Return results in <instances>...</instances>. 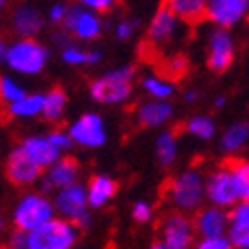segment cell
Wrapping results in <instances>:
<instances>
[{
	"instance_id": "cell-40",
	"label": "cell",
	"mask_w": 249,
	"mask_h": 249,
	"mask_svg": "<svg viewBox=\"0 0 249 249\" xmlns=\"http://www.w3.org/2000/svg\"><path fill=\"white\" fill-rule=\"evenodd\" d=\"M6 48H8V42L4 38H0V64H4V58H6Z\"/></svg>"
},
{
	"instance_id": "cell-24",
	"label": "cell",
	"mask_w": 249,
	"mask_h": 249,
	"mask_svg": "<svg viewBox=\"0 0 249 249\" xmlns=\"http://www.w3.org/2000/svg\"><path fill=\"white\" fill-rule=\"evenodd\" d=\"M60 58L64 64L68 66H96L102 62V54L98 50H90V48H82L76 44H68L62 48Z\"/></svg>"
},
{
	"instance_id": "cell-36",
	"label": "cell",
	"mask_w": 249,
	"mask_h": 249,
	"mask_svg": "<svg viewBox=\"0 0 249 249\" xmlns=\"http://www.w3.org/2000/svg\"><path fill=\"white\" fill-rule=\"evenodd\" d=\"M48 136H50V140H52V143L54 146L62 152V154H66L74 143H72V138H70V134H68V130H62V128H56V130H52V132H48Z\"/></svg>"
},
{
	"instance_id": "cell-4",
	"label": "cell",
	"mask_w": 249,
	"mask_h": 249,
	"mask_svg": "<svg viewBox=\"0 0 249 249\" xmlns=\"http://www.w3.org/2000/svg\"><path fill=\"white\" fill-rule=\"evenodd\" d=\"M168 199L176 212L192 213L197 212L205 199V178L199 170L192 168L181 172L168 185Z\"/></svg>"
},
{
	"instance_id": "cell-26",
	"label": "cell",
	"mask_w": 249,
	"mask_h": 249,
	"mask_svg": "<svg viewBox=\"0 0 249 249\" xmlns=\"http://www.w3.org/2000/svg\"><path fill=\"white\" fill-rule=\"evenodd\" d=\"M142 88H143V92H146L150 98H154V100H170L174 96V92H176L174 82L168 80L165 76H161V74H148V76H143Z\"/></svg>"
},
{
	"instance_id": "cell-11",
	"label": "cell",
	"mask_w": 249,
	"mask_h": 249,
	"mask_svg": "<svg viewBox=\"0 0 249 249\" xmlns=\"http://www.w3.org/2000/svg\"><path fill=\"white\" fill-rule=\"evenodd\" d=\"M160 241L170 249H192L196 241L192 217L181 212H172L170 215H165L160 227Z\"/></svg>"
},
{
	"instance_id": "cell-16",
	"label": "cell",
	"mask_w": 249,
	"mask_h": 249,
	"mask_svg": "<svg viewBox=\"0 0 249 249\" xmlns=\"http://www.w3.org/2000/svg\"><path fill=\"white\" fill-rule=\"evenodd\" d=\"M192 221H194V230L199 237L227 235V227H230L227 210H221V207H215V205L199 207Z\"/></svg>"
},
{
	"instance_id": "cell-21",
	"label": "cell",
	"mask_w": 249,
	"mask_h": 249,
	"mask_svg": "<svg viewBox=\"0 0 249 249\" xmlns=\"http://www.w3.org/2000/svg\"><path fill=\"white\" fill-rule=\"evenodd\" d=\"M207 2L210 0H163L161 4L172 10L179 22L196 26L207 16Z\"/></svg>"
},
{
	"instance_id": "cell-45",
	"label": "cell",
	"mask_w": 249,
	"mask_h": 249,
	"mask_svg": "<svg viewBox=\"0 0 249 249\" xmlns=\"http://www.w3.org/2000/svg\"><path fill=\"white\" fill-rule=\"evenodd\" d=\"M4 4H6V0H0V8H4Z\"/></svg>"
},
{
	"instance_id": "cell-34",
	"label": "cell",
	"mask_w": 249,
	"mask_h": 249,
	"mask_svg": "<svg viewBox=\"0 0 249 249\" xmlns=\"http://www.w3.org/2000/svg\"><path fill=\"white\" fill-rule=\"evenodd\" d=\"M136 32H138V22H136V20H130V18L120 20V22L116 24V28H114L116 38L122 40V42H128V40H132Z\"/></svg>"
},
{
	"instance_id": "cell-33",
	"label": "cell",
	"mask_w": 249,
	"mask_h": 249,
	"mask_svg": "<svg viewBox=\"0 0 249 249\" xmlns=\"http://www.w3.org/2000/svg\"><path fill=\"white\" fill-rule=\"evenodd\" d=\"M132 217H134L136 223H150L154 219V205L150 201L138 199L132 205Z\"/></svg>"
},
{
	"instance_id": "cell-35",
	"label": "cell",
	"mask_w": 249,
	"mask_h": 249,
	"mask_svg": "<svg viewBox=\"0 0 249 249\" xmlns=\"http://www.w3.org/2000/svg\"><path fill=\"white\" fill-rule=\"evenodd\" d=\"M194 249H233V247L227 235H219V237H199Z\"/></svg>"
},
{
	"instance_id": "cell-9",
	"label": "cell",
	"mask_w": 249,
	"mask_h": 249,
	"mask_svg": "<svg viewBox=\"0 0 249 249\" xmlns=\"http://www.w3.org/2000/svg\"><path fill=\"white\" fill-rule=\"evenodd\" d=\"M60 28L70 38H76L80 42H94V40H98L102 36L104 24H102L100 14L74 4V6H68L66 18Z\"/></svg>"
},
{
	"instance_id": "cell-44",
	"label": "cell",
	"mask_w": 249,
	"mask_h": 249,
	"mask_svg": "<svg viewBox=\"0 0 249 249\" xmlns=\"http://www.w3.org/2000/svg\"><path fill=\"white\" fill-rule=\"evenodd\" d=\"M148 249H170V247H165V245H163L161 241H156V243H152V245H150Z\"/></svg>"
},
{
	"instance_id": "cell-18",
	"label": "cell",
	"mask_w": 249,
	"mask_h": 249,
	"mask_svg": "<svg viewBox=\"0 0 249 249\" xmlns=\"http://www.w3.org/2000/svg\"><path fill=\"white\" fill-rule=\"evenodd\" d=\"M10 26L12 32L18 38H36L46 26V18L38 8L30 6V4H22L12 12L10 18Z\"/></svg>"
},
{
	"instance_id": "cell-1",
	"label": "cell",
	"mask_w": 249,
	"mask_h": 249,
	"mask_svg": "<svg viewBox=\"0 0 249 249\" xmlns=\"http://www.w3.org/2000/svg\"><path fill=\"white\" fill-rule=\"evenodd\" d=\"M134 80L136 68L132 64H124L94 78L88 86V94L96 104H102V106H118V104L130 100Z\"/></svg>"
},
{
	"instance_id": "cell-6",
	"label": "cell",
	"mask_w": 249,
	"mask_h": 249,
	"mask_svg": "<svg viewBox=\"0 0 249 249\" xmlns=\"http://www.w3.org/2000/svg\"><path fill=\"white\" fill-rule=\"evenodd\" d=\"M54 210L58 217H64L70 223H74L78 230L88 227L92 223V213L88 205V196H86V185L84 183H72L68 188H62L54 194Z\"/></svg>"
},
{
	"instance_id": "cell-20",
	"label": "cell",
	"mask_w": 249,
	"mask_h": 249,
	"mask_svg": "<svg viewBox=\"0 0 249 249\" xmlns=\"http://www.w3.org/2000/svg\"><path fill=\"white\" fill-rule=\"evenodd\" d=\"M118 194V181L108 174H96L86 183V196L90 210H102L106 207Z\"/></svg>"
},
{
	"instance_id": "cell-22",
	"label": "cell",
	"mask_w": 249,
	"mask_h": 249,
	"mask_svg": "<svg viewBox=\"0 0 249 249\" xmlns=\"http://www.w3.org/2000/svg\"><path fill=\"white\" fill-rule=\"evenodd\" d=\"M42 104H44V92H26L20 100L8 104L6 112L10 118L16 120H32V118H40Z\"/></svg>"
},
{
	"instance_id": "cell-5",
	"label": "cell",
	"mask_w": 249,
	"mask_h": 249,
	"mask_svg": "<svg viewBox=\"0 0 249 249\" xmlns=\"http://www.w3.org/2000/svg\"><path fill=\"white\" fill-rule=\"evenodd\" d=\"M80 230L64 217H52L50 221L26 233L28 249H74Z\"/></svg>"
},
{
	"instance_id": "cell-12",
	"label": "cell",
	"mask_w": 249,
	"mask_h": 249,
	"mask_svg": "<svg viewBox=\"0 0 249 249\" xmlns=\"http://www.w3.org/2000/svg\"><path fill=\"white\" fill-rule=\"evenodd\" d=\"M80 176V163L76 158L72 156H62L58 158L52 165L42 172V178H40V192L42 194H56L62 188H68V185L76 183Z\"/></svg>"
},
{
	"instance_id": "cell-15",
	"label": "cell",
	"mask_w": 249,
	"mask_h": 249,
	"mask_svg": "<svg viewBox=\"0 0 249 249\" xmlns=\"http://www.w3.org/2000/svg\"><path fill=\"white\" fill-rule=\"evenodd\" d=\"M179 24L181 22L176 18V14L161 4L156 10V14L152 16V22H150L148 32H146V42L150 44V48H156V50L168 46L178 36Z\"/></svg>"
},
{
	"instance_id": "cell-17",
	"label": "cell",
	"mask_w": 249,
	"mask_h": 249,
	"mask_svg": "<svg viewBox=\"0 0 249 249\" xmlns=\"http://www.w3.org/2000/svg\"><path fill=\"white\" fill-rule=\"evenodd\" d=\"M18 148L22 150L36 165H40L42 170H46L48 165H52L58 158H62V154L50 140L48 134H34V136H26L22 142L18 143Z\"/></svg>"
},
{
	"instance_id": "cell-29",
	"label": "cell",
	"mask_w": 249,
	"mask_h": 249,
	"mask_svg": "<svg viewBox=\"0 0 249 249\" xmlns=\"http://www.w3.org/2000/svg\"><path fill=\"white\" fill-rule=\"evenodd\" d=\"M230 168L233 172L235 183H237V190H239V199L241 201H249V160H230Z\"/></svg>"
},
{
	"instance_id": "cell-38",
	"label": "cell",
	"mask_w": 249,
	"mask_h": 249,
	"mask_svg": "<svg viewBox=\"0 0 249 249\" xmlns=\"http://www.w3.org/2000/svg\"><path fill=\"white\" fill-rule=\"evenodd\" d=\"M66 12H68V4L56 2V4L50 6V10L46 14V20L54 26H62V22H64V18H66Z\"/></svg>"
},
{
	"instance_id": "cell-14",
	"label": "cell",
	"mask_w": 249,
	"mask_h": 249,
	"mask_svg": "<svg viewBox=\"0 0 249 249\" xmlns=\"http://www.w3.org/2000/svg\"><path fill=\"white\" fill-rule=\"evenodd\" d=\"M4 172H6V178L12 185L16 188H30V185L38 183L40 178H42V168L36 165L22 150L18 146L8 154V160H6V165H4Z\"/></svg>"
},
{
	"instance_id": "cell-42",
	"label": "cell",
	"mask_w": 249,
	"mask_h": 249,
	"mask_svg": "<svg viewBox=\"0 0 249 249\" xmlns=\"http://www.w3.org/2000/svg\"><path fill=\"white\" fill-rule=\"evenodd\" d=\"M227 104V100H225V96H217L215 100H213V108H217V110H221L223 106Z\"/></svg>"
},
{
	"instance_id": "cell-25",
	"label": "cell",
	"mask_w": 249,
	"mask_h": 249,
	"mask_svg": "<svg viewBox=\"0 0 249 249\" xmlns=\"http://www.w3.org/2000/svg\"><path fill=\"white\" fill-rule=\"evenodd\" d=\"M247 142H249V124L247 122H235L223 132L219 148L225 154H235L245 146Z\"/></svg>"
},
{
	"instance_id": "cell-37",
	"label": "cell",
	"mask_w": 249,
	"mask_h": 249,
	"mask_svg": "<svg viewBox=\"0 0 249 249\" xmlns=\"http://www.w3.org/2000/svg\"><path fill=\"white\" fill-rule=\"evenodd\" d=\"M170 68L174 70L172 76H170V80H172V78H179V76L185 74V70H188V60H185L183 56H174V58H170L168 62H165L163 72H168ZM163 72H161V74H163Z\"/></svg>"
},
{
	"instance_id": "cell-7",
	"label": "cell",
	"mask_w": 249,
	"mask_h": 249,
	"mask_svg": "<svg viewBox=\"0 0 249 249\" xmlns=\"http://www.w3.org/2000/svg\"><path fill=\"white\" fill-rule=\"evenodd\" d=\"M205 199L210 201V205L221 207V210H230L241 201L230 163L219 165L205 178Z\"/></svg>"
},
{
	"instance_id": "cell-8",
	"label": "cell",
	"mask_w": 249,
	"mask_h": 249,
	"mask_svg": "<svg viewBox=\"0 0 249 249\" xmlns=\"http://www.w3.org/2000/svg\"><path fill=\"white\" fill-rule=\"evenodd\" d=\"M68 134L72 138L74 146L88 148V150L102 148L104 143L108 142L106 122L96 112H86V114L78 116L68 126Z\"/></svg>"
},
{
	"instance_id": "cell-46",
	"label": "cell",
	"mask_w": 249,
	"mask_h": 249,
	"mask_svg": "<svg viewBox=\"0 0 249 249\" xmlns=\"http://www.w3.org/2000/svg\"><path fill=\"white\" fill-rule=\"evenodd\" d=\"M0 249H6V247H0Z\"/></svg>"
},
{
	"instance_id": "cell-2",
	"label": "cell",
	"mask_w": 249,
	"mask_h": 249,
	"mask_svg": "<svg viewBox=\"0 0 249 249\" xmlns=\"http://www.w3.org/2000/svg\"><path fill=\"white\" fill-rule=\"evenodd\" d=\"M50 50L36 38H16L6 48L4 64L18 76H38L48 66Z\"/></svg>"
},
{
	"instance_id": "cell-41",
	"label": "cell",
	"mask_w": 249,
	"mask_h": 249,
	"mask_svg": "<svg viewBox=\"0 0 249 249\" xmlns=\"http://www.w3.org/2000/svg\"><path fill=\"white\" fill-rule=\"evenodd\" d=\"M183 98H185V102H196V100L199 98V94H197L196 90H188V92L183 94Z\"/></svg>"
},
{
	"instance_id": "cell-27",
	"label": "cell",
	"mask_w": 249,
	"mask_h": 249,
	"mask_svg": "<svg viewBox=\"0 0 249 249\" xmlns=\"http://www.w3.org/2000/svg\"><path fill=\"white\" fill-rule=\"evenodd\" d=\"M156 156L158 161L168 168L178 158V134L174 130H163L156 140Z\"/></svg>"
},
{
	"instance_id": "cell-3",
	"label": "cell",
	"mask_w": 249,
	"mask_h": 249,
	"mask_svg": "<svg viewBox=\"0 0 249 249\" xmlns=\"http://www.w3.org/2000/svg\"><path fill=\"white\" fill-rule=\"evenodd\" d=\"M52 217H56L52 199L42 192H28L20 196V199L14 203L10 223L14 225V230L30 233L42 223L50 221Z\"/></svg>"
},
{
	"instance_id": "cell-10",
	"label": "cell",
	"mask_w": 249,
	"mask_h": 249,
	"mask_svg": "<svg viewBox=\"0 0 249 249\" xmlns=\"http://www.w3.org/2000/svg\"><path fill=\"white\" fill-rule=\"evenodd\" d=\"M235 58V40L230 30L225 28H213L207 36V68L215 74H223L230 70Z\"/></svg>"
},
{
	"instance_id": "cell-13",
	"label": "cell",
	"mask_w": 249,
	"mask_h": 249,
	"mask_svg": "<svg viewBox=\"0 0 249 249\" xmlns=\"http://www.w3.org/2000/svg\"><path fill=\"white\" fill-rule=\"evenodd\" d=\"M249 14V0H210L205 20L215 26L230 30L237 26Z\"/></svg>"
},
{
	"instance_id": "cell-28",
	"label": "cell",
	"mask_w": 249,
	"mask_h": 249,
	"mask_svg": "<svg viewBox=\"0 0 249 249\" xmlns=\"http://www.w3.org/2000/svg\"><path fill=\"white\" fill-rule=\"evenodd\" d=\"M183 132L190 134L192 138H197L201 142H207V140H212L215 136L217 128H215V122L210 116L197 114V116H192L188 122L183 124Z\"/></svg>"
},
{
	"instance_id": "cell-30",
	"label": "cell",
	"mask_w": 249,
	"mask_h": 249,
	"mask_svg": "<svg viewBox=\"0 0 249 249\" xmlns=\"http://www.w3.org/2000/svg\"><path fill=\"white\" fill-rule=\"evenodd\" d=\"M26 94V88L16 82V78H12L10 74H0V102L2 104H12L16 100H20Z\"/></svg>"
},
{
	"instance_id": "cell-32",
	"label": "cell",
	"mask_w": 249,
	"mask_h": 249,
	"mask_svg": "<svg viewBox=\"0 0 249 249\" xmlns=\"http://www.w3.org/2000/svg\"><path fill=\"white\" fill-rule=\"evenodd\" d=\"M74 2L96 14H108L118 6V0H74Z\"/></svg>"
},
{
	"instance_id": "cell-39",
	"label": "cell",
	"mask_w": 249,
	"mask_h": 249,
	"mask_svg": "<svg viewBox=\"0 0 249 249\" xmlns=\"http://www.w3.org/2000/svg\"><path fill=\"white\" fill-rule=\"evenodd\" d=\"M6 249H28V241H26V233L24 231H18L14 230L8 237Z\"/></svg>"
},
{
	"instance_id": "cell-31",
	"label": "cell",
	"mask_w": 249,
	"mask_h": 249,
	"mask_svg": "<svg viewBox=\"0 0 249 249\" xmlns=\"http://www.w3.org/2000/svg\"><path fill=\"white\" fill-rule=\"evenodd\" d=\"M227 239L233 249H249V221L247 223H230Z\"/></svg>"
},
{
	"instance_id": "cell-47",
	"label": "cell",
	"mask_w": 249,
	"mask_h": 249,
	"mask_svg": "<svg viewBox=\"0 0 249 249\" xmlns=\"http://www.w3.org/2000/svg\"><path fill=\"white\" fill-rule=\"evenodd\" d=\"M0 24H2V20H0Z\"/></svg>"
},
{
	"instance_id": "cell-19",
	"label": "cell",
	"mask_w": 249,
	"mask_h": 249,
	"mask_svg": "<svg viewBox=\"0 0 249 249\" xmlns=\"http://www.w3.org/2000/svg\"><path fill=\"white\" fill-rule=\"evenodd\" d=\"M174 116L170 100H146L136 108V122L140 128H160Z\"/></svg>"
},
{
	"instance_id": "cell-23",
	"label": "cell",
	"mask_w": 249,
	"mask_h": 249,
	"mask_svg": "<svg viewBox=\"0 0 249 249\" xmlns=\"http://www.w3.org/2000/svg\"><path fill=\"white\" fill-rule=\"evenodd\" d=\"M66 108H68V94L62 88H50L48 92H44V104H42V118L48 124H60L66 116Z\"/></svg>"
},
{
	"instance_id": "cell-48",
	"label": "cell",
	"mask_w": 249,
	"mask_h": 249,
	"mask_svg": "<svg viewBox=\"0 0 249 249\" xmlns=\"http://www.w3.org/2000/svg\"><path fill=\"white\" fill-rule=\"evenodd\" d=\"M74 249H76V247H74Z\"/></svg>"
},
{
	"instance_id": "cell-43",
	"label": "cell",
	"mask_w": 249,
	"mask_h": 249,
	"mask_svg": "<svg viewBox=\"0 0 249 249\" xmlns=\"http://www.w3.org/2000/svg\"><path fill=\"white\" fill-rule=\"evenodd\" d=\"M6 225H8V221H6V217L0 213V235H2L4 231H6Z\"/></svg>"
}]
</instances>
